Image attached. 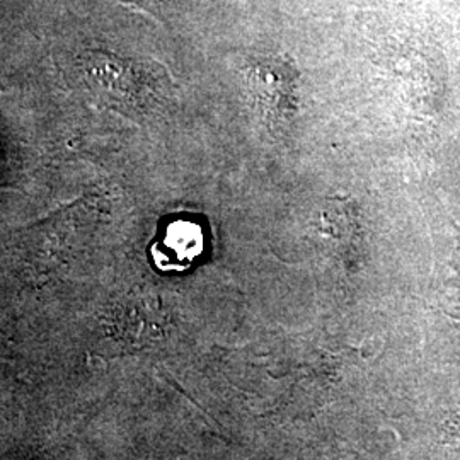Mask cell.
Returning <instances> with one entry per match:
<instances>
[{
  "instance_id": "cell-6",
  "label": "cell",
  "mask_w": 460,
  "mask_h": 460,
  "mask_svg": "<svg viewBox=\"0 0 460 460\" xmlns=\"http://www.w3.org/2000/svg\"><path fill=\"white\" fill-rule=\"evenodd\" d=\"M452 270H454V285L459 288V296L452 302L450 314L460 319V229L456 226V237H454V256H452Z\"/></svg>"
},
{
  "instance_id": "cell-4",
  "label": "cell",
  "mask_w": 460,
  "mask_h": 460,
  "mask_svg": "<svg viewBox=\"0 0 460 460\" xmlns=\"http://www.w3.org/2000/svg\"><path fill=\"white\" fill-rule=\"evenodd\" d=\"M203 251V232L201 227L191 220H176L167 226L163 241L154 247L157 263L165 268H181L193 263Z\"/></svg>"
},
{
  "instance_id": "cell-3",
  "label": "cell",
  "mask_w": 460,
  "mask_h": 460,
  "mask_svg": "<svg viewBox=\"0 0 460 460\" xmlns=\"http://www.w3.org/2000/svg\"><path fill=\"white\" fill-rule=\"evenodd\" d=\"M317 235L336 254H355L360 243V222L353 203L328 199L317 218Z\"/></svg>"
},
{
  "instance_id": "cell-2",
  "label": "cell",
  "mask_w": 460,
  "mask_h": 460,
  "mask_svg": "<svg viewBox=\"0 0 460 460\" xmlns=\"http://www.w3.org/2000/svg\"><path fill=\"white\" fill-rule=\"evenodd\" d=\"M85 81L110 104H133L140 94V81L133 66L111 53H89L85 60Z\"/></svg>"
},
{
  "instance_id": "cell-5",
  "label": "cell",
  "mask_w": 460,
  "mask_h": 460,
  "mask_svg": "<svg viewBox=\"0 0 460 460\" xmlns=\"http://www.w3.org/2000/svg\"><path fill=\"white\" fill-rule=\"evenodd\" d=\"M440 442L445 460H460V414H454L445 421Z\"/></svg>"
},
{
  "instance_id": "cell-1",
  "label": "cell",
  "mask_w": 460,
  "mask_h": 460,
  "mask_svg": "<svg viewBox=\"0 0 460 460\" xmlns=\"http://www.w3.org/2000/svg\"><path fill=\"white\" fill-rule=\"evenodd\" d=\"M249 87L266 123L283 128L296 113V75L285 62L264 60L249 72Z\"/></svg>"
}]
</instances>
